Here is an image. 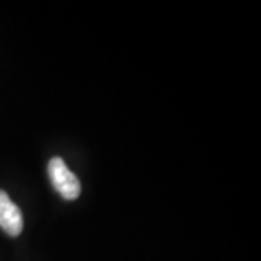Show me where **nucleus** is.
<instances>
[{
  "mask_svg": "<svg viewBox=\"0 0 261 261\" xmlns=\"http://www.w3.org/2000/svg\"><path fill=\"white\" fill-rule=\"evenodd\" d=\"M0 228L10 237H18L23 229V216L5 190H0Z\"/></svg>",
  "mask_w": 261,
  "mask_h": 261,
  "instance_id": "obj_2",
  "label": "nucleus"
},
{
  "mask_svg": "<svg viewBox=\"0 0 261 261\" xmlns=\"http://www.w3.org/2000/svg\"><path fill=\"white\" fill-rule=\"evenodd\" d=\"M48 176L51 178V183L65 200H74L82 192L80 181L74 173L65 166L64 160L61 157L51 159L48 164Z\"/></svg>",
  "mask_w": 261,
  "mask_h": 261,
  "instance_id": "obj_1",
  "label": "nucleus"
}]
</instances>
